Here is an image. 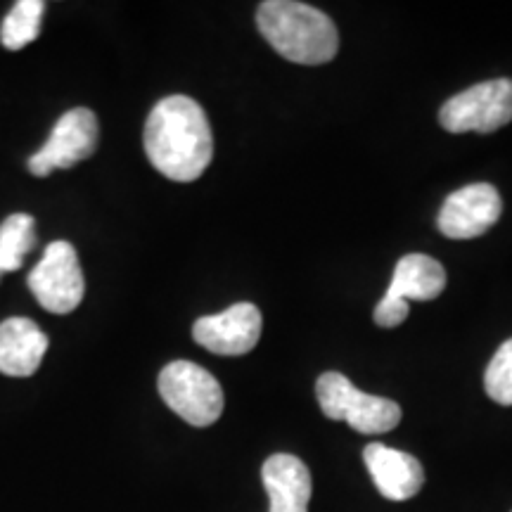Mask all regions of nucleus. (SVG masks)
Wrapping results in <instances>:
<instances>
[{
  "instance_id": "obj_9",
  "label": "nucleus",
  "mask_w": 512,
  "mask_h": 512,
  "mask_svg": "<svg viewBox=\"0 0 512 512\" xmlns=\"http://www.w3.org/2000/svg\"><path fill=\"white\" fill-rule=\"evenodd\" d=\"M503 200L491 183L465 185L446 197L437 226L451 240H472L494 228L501 219Z\"/></svg>"
},
{
  "instance_id": "obj_2",
  "label": "nucleus",
  "mask_w": 512,
  "mask_h": 512,
  "mask_svg": "<svg viewBox=\"0 0 512 512\" xmlns=\"http://www.w3.org/2000/svg\"><path fill=\"white\" fill-rule=\"evenodd\" d=\"M261 36L294 64H325L337 55L339 34L323 10L294 0H266L256 12Z\"/></svg>"
},
{
  "instance_id": "obj_7",
  "label": "nucleus",
  "mask_w": 512,
  "mask_h": 512,
  "mask_svg": "<svg viewBox=\"0 0 512 512\" xmlns=\"http://www.w3.org/2000/svg\"><path fill=\"white\" fill-rule=\"evenodd\" d=\"M29 290L43 309L57 316L72 313L81 304L86 283H83L79 256L69 242H50L43 259L29 275Z\"/></svg>"
},
{
  "instance_id": "obj_14",
  "label": "nucleus",
  "mask_w": 512,
  "mask_h": 512,
  "mask_svg": "<svg viewBox=\"0 0 512 512\" xmlns=\"http://www.w3.org/2000/svg\"><path fill=\"white\" fill-rule=\"evenodd\" d=\"M36 247V223L29 214H12L0 226V275L19 271Z\"/></svg>"
},
{
  "instance_id": "obj_10",
  "label": "nucleus",
  "mask_w": 512,
  "mask_h": 512,
  "mask_svg": "<svg viewBox=\"0 0 512 512\" xmlns=\"http://www.w3.org/2000/svg\"><path fill=\"white\" fill-rule=\"evenodd\" d=\"M261 311L254 304L240 302L216 316H204L192 325L195 342L211 354L242 356L249 354L261 337Z\"/></svg>"
},
{
  "instance_id": "obj_8",
  "label": "nucleus",
  "mask_w": 512,
  "mask_h": 512,
  "mask_svg": "<svg viewBox=\"0 0 512 512\" xmlns=\"http://www.w3.org/2000/svg\"><path fill=\"white\" fill-rule=\"evenodd\" d=\"M98 147V117L88 107H74L64 112L53 126L46 145L29 157V171L46 178L57 169H72L88 159Z\"/></svg>"
},
{
  "instance_id": "obj_11",
  "label": "nucleus",
  "mask_w": 512,
  "mask_h": 512,
  "mask_svg": "<svg viewBox=\"0 0 512 512\" xmlns=\"http://www.w3.org/2000/svg\"><path fill=\"white\" fill-rule=\"evenodd\" d=\"M363 460H366L377 491L387 501H408V498L418 496L422 484H425L420 460L413 458L411 453L396 451V448L384 444H368L363 451Z\"/></svg>"
},
{
  "instance_id": "obj_13",
  "label": "nucleus",
  "mask_w": 512,
  "mask_h": 512,
  "mask_svg": "<svg viewBox=\"0 0 512 512\" xmlns=\"http://www.w3.org/2000/svg\"><path fill=\"white\" fill-rule=\"evenodd\" d=\"M48 337L29 318H8L0 323V373L29 377L41 366Z\"/></svg>"
},
{
  "instance_id": "obj_5",
  "label": "nucleus",
  "mask_w": 512,
  "mask_h": 512,
  "mask_svg": "<svg viewBox=\"0 0 512 512\" xmlns=\"http://www.w3.org/2000/svg\"><path fill=\"white\" fill-rule=\"evenodd\" d=\"M446 287V271L427 254H406L394 268L392 285L375 306V323L380 328H396L408 318V302H430Z\"/></svg>"
},
{
  "instance_id": "obj_4",
  "label": "nucleus",
  "mask_w": 512,
  "mask_h": 512,
  "mask_svg": "<svg viewBox=\"0 0 512 512\" xmlns=\"http://www.w3.org/2000/svg\"><path fill=\"white\" fill-rule=\"evenodd\" d=\"M159 394L166 406L192 427H209L223 413L219 380L190 361H174L159 373Z\"/></svg>"
},
{
  "instance_id": "obj_6",
  "label": "nucleus",
  "mask_w": 512,
  "mask_h": 512,
  "mask_svg": "<svg viewBox=\"0 0 512 512\" xmlns=\"http://www.w3.org/2000/svg\"><path fill=\"white\" fill-rule=\"evenodd\" d=\"M448 133H494L512 121V81H484L453 95L439 112Z\"/></svg>"
},
{
  "instance_id": "obj_12",
  "label": "nucleus",
  "mask_w": 512,
  "mask_h": 512,
  "mask_svg": "<svg viewBox=\"0 0 512 512\" xmlns=\"http://www.w3.org/2000/svg\"><path fill=\"white\" fill-rule=\"evenodd\" d=\"M271 512H309L311 472L290 453H275L261 467Z\"/></svg>"
},
{
  "instance_id": "obj_16",
  "label": "nucleus",
  "mask_w": 512,
  "mask_h": 512,
  "mask_svg": "<svg viewBox=\"0 0 512 512\" xmlns=\"http://www.w3.org/2000/svg\"><path fill=\"white\" fill-rule=\"evenodd\" d=\"M484 387L489 399L501 406H512V339L501 344L491 358L489 368L484 373Z\"/></svg>"
},
{
  "instance_id": "obj_15",
  "label": "nucleus",
  "mask_w": 512,
  "mask_h": 512,
  "mask_svg": "<svg viewBox=\"0 0 512 512\" xmlns=\"http://www.w3.org/2000/svg\"><path fill=\"white\" fill-rule=\"evenodd\" d=\"M46 3L43 0H19L3 19L0 43L8 50H22L41 34V19Z\"/></svg>"
},
{
  "instance_id": "obj_1",
  "label": "nucleus",
  "mask_w": 512,
  "mask_h": 512,
  "mask_svg": "<svg viewBox=\"0 0 512 512\" xmlns=\"http://www.w3.org/2000/svg\"><path fill=\"white\" fill-rule=\"evenodd\" d=\"M145 155L169 181H197L214 157V138L202 107L188 95L159 100L145 124Z\"/></svg>"
},
{
  "instance_id": "obj_3",
  "label": "nucleus",
  "mask_w": 512,
  "mask_h": 512,
  "mask_svg": "<svg viewBox=\"0 0 512 512\" xmlns=\"http://www.w3.org/2000/svg\"><path fill=\"white\" fill-rule=\"evenodd\" d=\"M320 411L344 420L361 434H384L401 422V406L384 396L361 392L342 373H323L316 382Z\"/></svg>"
}]
</instances>
